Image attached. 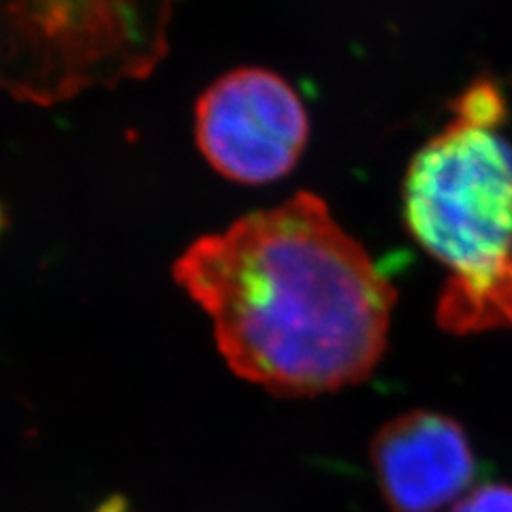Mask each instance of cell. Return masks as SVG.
<instances>
[{
  "label": "cell",
  "mask_w": 512,
  "mask_h": 512,
  "mask_svg": "<svg viewBox=\"0 0 512 512\" xmlns=\"http://www.w3.org/2000/svg\"><path fill=\"white\" fill-rule=\"evenodd\" d=\"M197 146L216 173L263 186L291 173L308 146L310 118L295 88L274 71L224 73L195 107Z\"/></svg>",
  "instance_id": "cell-4"
},
{
  "label": "cell",
  "mask_w": 512,
  "mask_h": 512,
  "mask_svg": "<svg viewBox=\"0 0 512 512\" xmlns=\"http://www.w3.org/2000/svg\"><path fill=\"white\" fill-rule=\"evenodd\" d=\"M378 489L393 512H438L466 491L476 472L463 427L440 412H406L372 444Z\"/></svg>",
  "instance_id": "cell-5"
},
{
  "label": "cell",
  "mask_w": 512,
  "mask_h": 512,
  "mask_svg": "<svg viewBox=\"0 0 512 512\" xmlns=\"http://www.w3.org/2000/svg\"><path fill=\"white\" fill-rule=\"evenodd\" d=\"M96 512H131V510H128V506L122 498H111L103 506H99V510Z\"/></svg>",
  "instance_id": "cell-7"
},
{
  "label": "cell",
  "mask_w": 512,
  "mask_h": 512,
  "mask_svg": "<svg viewBox=\"0 0 512 512\" xmlns=\"http://www.w3.org/2000/svg\"><path fill=\"white\" fill-rule=\"evenodd\" d=\"M451 512H512V487L485 485L463 495Z\"/></svg>",
  "instance_id": "cell-6"
},
{
  "label": "cell",
  "mask_w": 512,
  "mask_h": 512,
  "mask_svg": "<svg viewBox=\"0 0 512 512\" xmlns=\"http://www.w3.org/2000/svg\"><path fill=\"white\" fill-rule=\"evenodd\" d=\"M178 0H0V88L52 107L150 77Z\"/></svg>",
  "instance_id": "cell-3"
},
{
  "label": "cell",
  "mask_w": 512,
  "mask_h": 512,
  "mask_svg": "<svg viewBox=\"0 0 512 512\" xmlns=\"http://www.w3.org/2000/svg\"><path fill=\"white\" fill-rule=\"evenodd\" d=\"M404 216L416 242L451 271L440 325L512 327V148L498 126L455 116L412 158Z\"/></svg>",
  "instance_id": "cell-2"
},
{
  "label": "cell",
  "mask_w": 512,
  "mask_h": 512,
  "mask_svg": "<svg viewBox=\"0 0 512 512\" xmlns=\"http://www.w3.org/2000/svg\"><path fill=\"white\" fill-rule=\"evenodd\" d=\"M173 280L212 318L231 370L271 393L350 387L387 348L395 288L314 192L199 237Z\"/></svg>",
  "instance_id": "cell-1"
}]
</instances>
